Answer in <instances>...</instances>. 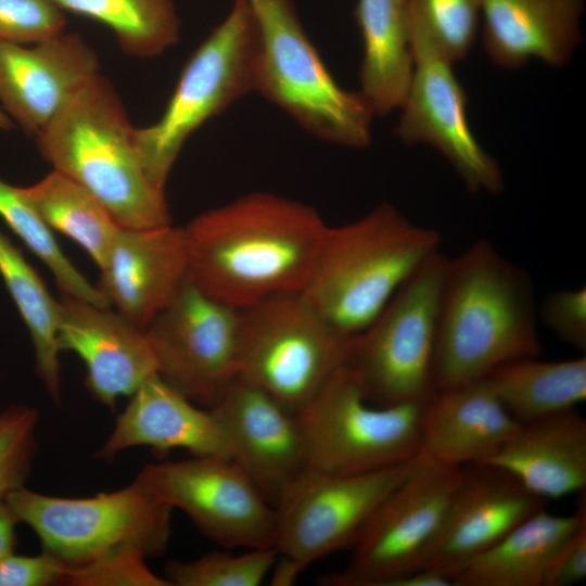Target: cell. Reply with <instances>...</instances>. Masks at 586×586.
<instances>
[{
    "label": "cell",
    "mask_w": 586,
    "mask_h": 586,
    "mask_svg": "<svg viewBox=\"0 0 586 586\" xmlns=\"http://www.w3.org/2000/svg\"><path fill=\"white\" fill-rule=\"evenodd\" d=\"M328 227L315 208L300 201L267 192L242 195L182 228L188 278L238 309L300 294Z\"/></svg>",
    "instance_id": "cell-1"
},
{
    "label": "cell",
    "mask_w": 586,
    "mask_h": 586,
    "mask_svg": "<svg viewBox=\"0 0 586 586\" xmlns=\"http://www.w3.org/2000/svg\"><path fill=\"white\" fill-rule=\"evenodd\" d=\"M540 352L527 272L487 239L448 258L436 316L434 391L485 379L502 364Z\"/></svg>",
    "instance_id": "cell-2"
},
{
    "label": "cell",
    "mask_w": 586,
    "mask_h": 586,
    "mask_svg": "<svg viewBox=\"0 0 586 586\" xmlns=\"http://www.w3.org/2000/svg\"><path fill=\"white\" fill-rule=\"evenodd\" d=\"M135 131L117 92L99 74L36 135V142L53 169L91 193L119 227L171 225L164 190L141 165Z\"/></svg>",
    "instance_id": "cell-3"
},
{
    "label": "cell",
    "mask_w": 586,
    "mask_h": 586,
    "mask_svg": "<svg viewBox=\"0 0 586 586\" xmlns=\"http://www.w3.org/2000/svg\"><path fill=\"white\" fill-rule=\"evenodd\" d=\"M437 230L417 225L391 203L328 227L302 291L303 300L339 334L355 337L383 310L399 286L435 252Z\"/></svg>",
    "instance_id": "cell-4"
},
{
    "label": "cell",
    "mask_w": 586,
    "mask_h": 586,
    "mask_svg": "<svg viewBox=\"0 0 586 586\" xmlns=\"http://www.w3.org/2000/svg\"><path fill=\"white\" fill-rule=\"evenodd\" d=\"M258 29L256 89L302 128L326 142L367 148L375 114L358 91L331 76L292 0H247Z\"/></svg>",
    "instance_id": "cell-5"
},
{
    "label": "cell",
    "mask_w": 586,
    "mask_h": 586,
    "mask_svg": "<svg viewBox=\"0 0 586 586\" xmlns=\"http://www.w3.org/2000/svg\"><path fill=\"white\" fill-rule=\"evenodd\" d=\"M258 29L247 0H233L227 16L186 63L160 119L136 128L135 143L149 180L164 190L188 138L205 122L255 91Z\"/></svg>",
    "instance_id": "cell-6"
},
{
    "label": "cell",
    "mask_w": 586,
    "mask_h": 586,
    "mask_svg": "<svg viewBox=\"0 0 586 586\" xmlns=\"http://www.w3.org/2000/svg\"><path fill=\"white\" fill-rule=\"evenodd\" d=\"M4 501L17 522L35 531L43 551L71 566L117 553L158 557L171 535L174 509L136 479L118 491L86 498L43 495L23 486Z\"/></svg>",
    "instance_id": "cell-7"
},
{
    "label": "cell",
    "mask_w": 586,
    "mask_h": 586,
    "mask_svg": "<svg viewBox=\"0 0 586 586\" xmlns=\"http://www.w3.org/2000/svg\"><path fill=\"white\" fill-rule=\"evenodd\" d=\"M425 403L373 405L344 364L295 412L307 470L359 474L415 459Z\"/></svg>",
    "instance_id": "cell-8"
},
{
    "label": "cell",
    "mask_w": 586,
    "mask_h": 586,
    "mask_svg": "<svg viewBox=\"0 0 586 586\" xmlns=\"http://www.w3.org/2000/svg\"><path fill=\"white\" fill-rule=\"evenodd\" d=\"M239 310L238 378L292 412L348 358L354 337L334 331L301 294L271 296Z\"/></svg>",
    "instance_id": "cell-9"
},
{
    "label": "cell",
    "mask_w": 586,
    "mask_h": 586,
    "mask_svg": "<svg viewBox=\"0 0 586 586\" xmlns=\"http://www.w3.org/2000/svg\"><path fill=\"white\" fill-rule=\"evenodd\" d=\"M447 259L440 251L431 255L353 339L345 365L369 403L426 402L434 393L436 316Z\"/></svg>",
    "instance_id": "cell-10"
},
{
    "label": "cell",
    "mask_w": 586,
    "mask_h": 586,
    "mask_svg": "<svg viewBox=\"0 0 586 586\" xmlns=\"http://www.w3.org/2000/svg\"><path fill=\"white\" fill-rule=\"evenodd\" d=\"M415 459L359 474L306 470L275 506L280 561L271 584L291 585L313 562L353 546Z\"/></svg>",
    "instance_id": "cell-11"
},
{
    "label": "cell",
    "mask_w": 586,
    "mask_h": 586,
    "mask_svg": "<svg viewBox=\"0 0 586 586\" xmlns=\"http://www.w3.org/2000/svg\"><path fill=\"white\" fill-rule=\"evenodd\" d=\"M462 475L463 467L420 453L353 545L345 570L319 577V584L388 586L397 576L420 571Z\"/></svg>",
    "instance_id": "cell-12"
},
{
    "label": "cell",
    "mask_w": 586,
    "mask_h": 586,
    "mask_svg": "<svg viewBox=\"0 0 586 586\" xmlns=\"http://www.w3.org/2000/svg\"><path fill=\"white\" fill-rule=\"evenodd\" d=\"M136 480L227 548H275L277 512L231 459L193 456L144 466Z\"/></svg>",
    "instance_id": "cell-13"
},
{
    "label": "cell",
    "mask_w": 586,
    "mask_h": 586,
    "mask_svg": "<svg viewBox=\"0 0 586 586\" xmlns=\"http://www.w3.org/2000/svg\"><path fill=\"white\" fill-rule=\"evenodd\" d=\"M144 332L157 374L195 405L212 407L238 378L240 310L205 294L188 276Z\"/></svg>",
    "instance_id": "cell-14"
},
{
    "label": "cell",
    "mask_w": 586,
    "mask_h": 586,
    "mask_svg": "<svg viewBox=\"0 0 586 586\" xmlns=\"http://www.w3.org/2000/svg\"><path fill=\"white\" fill-rule=\"evenodd\" d=\"M413 73L395 136L406 144H429L454 167L472 193H500L505 182L497 161L471 130L468 95L453 63L421 47L411 49Z\"/></svg>",
    "instance_id": "cell-15"
},
{
    "label": "cell",
    "mask_w": 586,
    "mask_h": 586,
    "mask_svg": "<svg viewBox=\"0 0 586 586\" xmlns=\"http://www.w3.org/2000/svg\"><path fill=\"white\" fill-rule=\"evenodd\" d=\"M208 409L226 436L230 459L276 506L307 470L296 413L241 378H235Z\"/></svg>",
    "instance_id": "cell-16"
},
{
    "label": "cell",
    "mask_w": 586,
    "mask_h": 586,
    "mask_svg": "<svg viewBox=\"0 0 586 586\" xmlns=\"http://www.w3.org/2000/svg\"><path fill=\"white\" fill-rule=\"evenodd\" d=\"M468 466L421 565V570L437 571L450 579L545 502L496 467Z\"/></svg>",
    "instance_id": "cell-17"
},
{
    "label": "cell",
    "mask_w": 586,
    "mask_h": 586,
    "mask_svg": "<svg viewBox=\"0 0 586 586\" xmlns=\"http://www.w3.org/2000/svg\"><path fill=\"white\" fill-rule=\"evenodd\" d=\"M58 345L86 365V384L95 399L114 408L157 374L144 330L118 311L62 294L59 300Z\"/></svg>",
    "instance_id": "cell-18"
},
{
    "label": "cell",
    "mask_w": 586,
    "mask_h": 586,
    "mask_svg": "<svg viewBox=\"0 0 586 586\" xmlns=\"http://www.w3.org/2000/svg\"><path fill=\"white\" fill-rule=\"evenodd\" d=\"M99 71L95 52L76 34L31 47L0 41V102L36 136Z\"/></svg>",
    "instance_id": "cell-19"
},
{
    "label": "cell",
    "mask_w": 586,
    "mask_h": 586,
    "mask_svg": "<svg viewBox=\"0 0 586 586\" xmlns=\"http://www.w3.org/2000/svg\"><path fill=\"white\" fill-rule=\"evenodd\" d=\"M188 276L182 228L119 227L97 286L141 330L168 305Z\"/></svg>",
    "instance_id": "cell-20"
},
{
    "label": "cell",
    "mask_w": 586,
    "mask_h": 586,
    "mask_svg": "<svg viewBox=\"0 0 586 586\" xmlns=\"http://www.w3.org/2000/svg\"><path fill=\"white\" fill-rule=\"evenodd\" d=\"M585 0H481V37L497 66L515 69L532 60L564 67L583 40Z\"/></svg>",
    "instance_id": "cell-21"
},
{
    "label": "cell",
    "mask_w": 586,
    "mask_h": 586,
    "mask_svg": "<svg viewBox=\"0 0 586 586\" xmlns=\"http://www.w3.org/2000/svg\"><path fill=\"white\" fill-rule=\"evenodd\" d=\"M138 446L160 453L181 448L192 456L230 459L226 436L212 411L198 408L158 374L131 395L95 457L109 462L123 450Z\"/></svg>",
    "instance_id": "cell-22"
},
{
    "label": "cell",
    "mask_w": 586,
    "mask_h": 586,
    "mask_svg": "<svg viewBox=\"0 0 586 586\" xmlns=\"http://www.w3.org/2000/svg\"><path fill=\"white\" fill-rule=\"evenodd\" d=\"M519 424L485 379L437 390L424 406L420 453L450 467L483 463Z\"/></svg>",
    "instance_id": "cell-23"
},
{
    "label": "cell",
    "mask_w": 586,
    "mask_h": 586,
    "mask_svg": "<svg viewBox=\"0 0 586 586\" xmlns=\"http://www.w3.org/2000/svg\"><path fill=\"white\" fill-rule=\"evenodd\" d=\"M483 463L496 467L543 499H558L586 486V420L575 408L520 423Z\"/></svg>",
    "instance_id": "cell-24"
},
{
    "label": "cell",
    "mask_w": 586,
    "mask_h": 586,
    "mask_svg": "<svg viewBox=\"0 0 586 586\" xmlns=\"http://www.w3.org/2000/svg\"><path fill=\"white\" fill-rule=\"evenodd\" d=\"M586 521V501L570 515L543 509L527 517L453 576L454 586H542L560 546Z\"/></svg>",
    "instance_id": "cell-25"
},
{
    "label": "cell",
    "mask_w": 586,
    "mask_h": 586,
    "mask_svg": "<svg viewBox=\"0 0 586 586\" xmlns=\"http://www.w3.org/2000/svg\"><path fill=\"white\" fill-rule=\"evenodd\" d=\"M354 16L362 40L359 91L385 116L400 107L413 73L406 0H357Z\"/></svg>",
    "instance_id": "cell-26"
},
{
    "label": "cell",
    "mask_w": 586,
    "mask_h": 586,
    "mask_svg": "<svg viewBox=\"0 0 586 586\" xmlns=\"http://www.w3.org/2000/svg\"><path fill=\"white\" fill-rule=\"evenodd\" d=\"M485 380L509 415L526 423L585 400L586 357L561 361L520 358L497 367Z\"/></svg>",
    "instance_id": "cell-27"
},
{
    "label": "cell",
    "mask_w": 586,
    "mask_h": 586,
    "mask_svg": "<svg viewBox=\"0 0 586 586\" xmlns=\"http://www.w3.org/2000/svg\"><path fill=\"white\" fill-rule=\"evenodd\" d=\"M0 276L31 336L36 371L51 399L60 405L59 301L52 297L22 252L1 231Z\"/></svg>",
    "instance_id": "cell-28"
},
{
    "label": "cell",
    "mask_w": 586,
    "mask_h": 586,
    "mask_svg": "<svg viewBox=\"0 0 586 586\" xmlns=\"http://www.w3.org/2000/svg\"><path fill=\"white\" fill-rule=\"evenodd\" d=\"M20 191L51 230L78 243L100 270L105 266L119 226L91 193L54 169Z\"/></svg>",
    "instance_id": "cell-29"
},
{
    "label": "cell",
    "mask_w": 586,
    "mask_h": 586,
    "mask_svg": "<svg viewBox=\"0 0 586 586\" xmlns=\"http://www.w3.org/2000/svg\"><path fill=\"white\" fill-rule=\"evenodd\" d=\"M62 10L107 26L125 53L154 58L179 39L180 20L173 0H52Z\"/></svg>",
    "instance_id": "cell-30"
},
{
    "label": "cell",
    "mask_w": 586,
    "mask_h": 586,
    "mask_svg": "<svg viewBox=\"0 0 586 586\" xmlns=\"http://www.w3.org/2000/svg\"><path fill=\"white\" fill-rule=\"evenodd\" d=\"M410 48H425L450 63L472 50L481 28V0H406Z\"/></svg>",
    "instance_id": "cell-31"
},
{
    "label": "cell",
    "mask_w": 586,
    "mask_h": 586,
    "mask_svg": "<svg viewBox=\"0 0 586 586\" xmlns=\"http://www.w3.org/2000/svg\"><path fill=\"white\" fill-rule=\"evenodd\" d=\"M0 217L52 272L62 294L111 307L109 301L65 256L51 229L44 224L20 188L0 179Z\"/></svg>",
    "instance_id": "cell-32"
},
{
    "label": "cell",
    "mask_w": 586,
    "mask_h": 586,
    "mask_svg": "<svg viewBox=\"0 0 586 586\" xmlns=\"http://www.w3.org/2000/svg\"><path fill=\"white\" fill-rule=\"evenodd\" d=\"M277 558L276 548L250 549L240 556L211 551L192 561L167 562L164 578L170 586H257Z\"/></svg>",
    "instance_id": "cell-33"
},
{
    "label": "cell",
    "mask_w": 586,
    "mask_h": 586,
    "mask_svg": "<svg viewBox=\"0 0 586 586\" xmlns=\"http://www.w3.org/2000/svg\"><path fill=\"white\" fill-rule=\"evenodd\" d=\"M38 413L27 406L0 412V502L23 487L36 453Z\"/></svg>",
    "instance_id": "cell-34"
},
{
    "label": "cell",
    "mask_w": 586,
    "mask_h": 586,
    "mask_svg": "<svg viewBox=\"0 0 586 586\" xmlns=\"http://www.w3.org/2000/svg\"><path fill=\"white\" fill-rule=\"evenodd\" d=\"M66 17L52 0H0V41L42 42L64 33Z\"/></svg>",
    "instance_id": "cell-35"
},
{
    "label": "cell",
    "mask_w": 586,
    "mask_h": 586,
    "mask_svg": "<svg viewBox=\"0 0 586 586\" xmlns=\"http://www.w3.org/2000/svg\"><path fill=\"white\" fill-rule=\"evenodd\" d=\"M64 585L73 586H170L155 575L145 559L132 553L107 556L89 563L71 566Z\"/></svg>",
    "instance_id": "cell-36"
},
{
    "label": "cell",
    "mask_w": 586,
    "mask_h": 586,
    "mask_svg": "<svg viewBox=\"0 0 586 586\" xmlns=\"http://www.w3.org/2000/svg\"><path fill=\"white\" fill-rule=\"evenodd\" d=\"M545 326L561 341L586 349V288L559 290L549 293L540 305Z\"/></svg>",
    "instance_id": "cell-37"
},
{
    "label": "cell",
    "mask_w": 586,
    "mask_h": 586,
    "mask_svg": "<svg viewBox=\"0 0 586 586\" xmlns=\"http://www.w3.org/2000/svg\"><path fill=\"white\" fill-rule=\"evenodd\" d=\"M71 565L43 551L38 556H15L0 559V586H50L64 584Z\"/></svg>",
    "instance_id": "cell-38"
},
{
    "label": "cell",
    "mask_w": 586,
    "mask_h": 586,
    "mask_svg": "<svg viewBox=\"0 0 586 586\" xmlns=\"http://www.w3.org/2000/svg\"><path fill=\"white\" fill-rule=\"evenodd\" d=\"M586 577V521L560 546L544 574L542 586H569Z\"/></svg>",
    "instance_id": "cell-39"
},
{
    "label": "cell",
    "mask_w": 586,
    "mask_h": 586,
    "mask_svg": "<svg viewBox=\"0 0 586 586\" xmlns=\"http://www.w3.org/2000/svg\"><path fill=\"white\" fill-rule=\"evenodd\" d=\"M16 518L5 504L0 502V559L12 553L15 546Z\"/></svg>",
    "instance_id": "cell-40"
},
{
    "label": "cell",
    "mask_w": 586,
    "mask_h": 586,
    "mask_svg": "<svg viewBox=\"0 0 586 586\" xmlns=\"http://www.w3.org/2000/svg\"><path fill=\"white\" fill-rule=\"evenodd\" d=\"M11 128H13V123L10 116L0 109V129L9 130Z\"/></svg>",
    "instance_id": "cell-41"
}]
</instances>
